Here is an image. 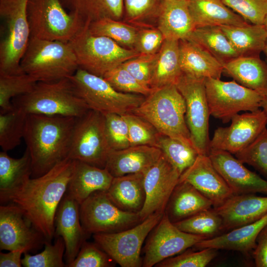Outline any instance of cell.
I'll return each mask as SVG.
<instances>
[{"mask_svg": "<svg viewBox=\"0 0 267 267\" xmlns=\"http://www.w3.org/2000/svg\"><path fill=\"white\" fill-rule=\"evenodd\" d=\"M27 115L14 106L9 111L0 113V146L2 151L7 152L20 144Z\"/></svg>", "mask_w": 267, "mask_h": 267, "instance_id": "obj_39", "label": "cell"}, {"mask_svg": "<svg viewBox=\"0 0 267 267\" xmlns=\"http://www.w3.org/2000/svg\"><path fill=\"white\" fill-rule=\"evenodd\" d=\"M69 79L89 108L103 115L132 113L145 98L141 94L119 91L103 77L80 68Z\"/></svg>", "mask_w": 267, "mask_h": 267, "instance_id": "obj_8", "label": "cell"}, {"mask_svg": "<svg viewBox=\"0 0 267 267\" xmlns=\"http://www.w3.org/2000/svg\"><path fill=\"white\" fill-rule=\"evenodd\" d=\"M208 156L234 195L257 193L267 194V180L248 169L230 153L210 149Z\"/></svg>", "mask_w": 267, "mask_h": 267, "instance_id": "obj_19", "label": "cell"}, {"mask_svg": "<svg viewBox=\"0 0 267 267\" xmlns=\"http://www.w3.org/2000/svg\"><path fill=\"white\" fill-rule=\"evenodd\" d=\"M187 40L205 48L222 63L240 56L220 26L196 28Z\"/></svg>", "mask_w": 267, "mask_h": 267, "instance_id": "obj_35", "label": "cell"}, {"mask_svg": "<svg viewBox=\"0 0 267 267\" xmlns=\"http://www.w3.org/2000/svg\"><path fill=\"white\" fill-rule=\"evenodd\" d=\"M261 108L267 116V96L263 100Z\"/></svg>", "mask_w": 267, "mask_h": 267, "instance_id": "obj_55", "label": "cell"}, {"mask_svg": "<svg viewBox=\"0 0 267 267\" xmlns=\"http://www.w3.org/2000/svg\"><path fill=\"white\" fill-rule=\"evenodd\" d=\"M243 164L255 168L267 179V129L247 147L235 154Z\"/></svg>", "mask_w": 267, "mask_h": 267, "instance_id": "obj_45", "label": "cell"}, {"mask_svg": "<svg viewBox=\"0 0 267 267\" xmlns=\"http://www.w3.org/2000/svg\"><path fill=\"white\" fill-rule=\"evenodd\" d=\"M162 154L159 148L146 145L131 146L119 150H111L105 168L113 177L135 173L144 174Z\"/></svg>", "mask_w": 267, "mask_h": 267, "instance_id": "obj_23", "label": "cell"}, {"mask_svg": "<svg viewBox=\"0 0 267 267\" xmlns=\"http://www.w3.org/2000/svg\"><path fill=\"white\" fill-rule=\"evenodd\" d=\"M25 252L22 250L9 251L7 253L0 252V267H21L22 266L21 256Z\"/></svg>", "mask_w": 267, "mask_h": 267, "instance_id": "obj_54", "label": "cell"}, {"mask_svg": "<svg viewBox=\"0 0 267 267\" xmlns=\"http://www.w3.org/2000/svg\"><path fill=\"white\" fill-rule=\"evenodd\" d=\"M80 221L88 234L113 233L131 228L141 222L139 213L121 210L106 191L90 194L80 206Z\"/></svg>", "mask_w": 267, "mask_h": 267, "instance_id": "obj_12", "label": "cell"}, {"mask_svg": "<svg viewBox=\"0 0 267 267\" xmlns=\"http://www.w3.org/2000/svg\"><path fill=\"white\" fill-rule=\"evenodd\" d=\"M176 86L185 102V120L192 144L199 154L208 155L210 114L205 79L193 78L182 74Z\"/></svg>", "mask_w": 267, "mask_h": 267, "instance_id": "obj_14", "label": "cell"}, {"mask_svg": "<svg viewBox=\"0 0 267 267\" xmlns=\"http://www.w3.org/2000/svg\"><path fill=\"white\" fill-rule=\"evenodd\" d=\"M44 249L41 253L31 255L28 253H24L22 264L25 267H64L66 264L63 261L65 251V244L63 239L56 237L53 244L50 241H45Z\"/></svg>", "mask_w": 267, "mask_h": 267, "instance_id": "obj_43", "label": "cell"}, {"mask_svg": "<svg viewBox=\"0 0 267 267\" xmlns=\"http://www.w3.org/2000/svg\"><path fill=\"white\" fill-rule=\"evenodd\" d=\"M76 161L67 158L44 174L0 192L2 205L17 206L46 241L55 236V216L74 174Z\"/></svg>", "mask_w": 267, "mask_h": 267, "instance_id": "obj_1", "label": "cell"}, {"mask_svg": "<svg viewBox=\"0 0 267 267\" xmlns=\"http://www.w3.org/2000/svg\"><path fill=\"white\" fill-rule=\"evenodd\" d=\"M264 51H265L267 56V42H266V45H265V47L264 49Z\"/></svg>", "mask_w": 267, "mask_h": 267, "instance_id": "obj_57", "label": "cell"}, {"mask_svg": "<svg viewBox=\"0 0 267 267\" xmlns=\"http://www.w3.org/2000/svg\"><path fill=\"white\" fill-rule=\"evenodd\" d=\"M80 204L66 193L55 216V236L61 237L65 244L66 267L77 256L89 234L84 230L80 221Z\"/></svg>", "mask_w": 267, "mask_h": 267, "instance_id": "obj_21", "label": "cell"}, {"mask_svg": "<svg viewBox=\"0 0 267 267\" xmlns=\"http://www.w3.org/2000/svg\"><path fill=\"white\" fill-rule=\"evenodd\" d=\"M267 224V213L255 222L230 230L227 233L204 239L194 246L199 250L210 248L236 251L248 255L255 248L258 235Z\"/></svg>", "mask_w": 267, "mask_h": 267, "instance_id": "obj_25", "label": "cell"}, {"mask_svg": "<svg viewBox=\"0 0 267 267\" xmlns=\"http://www.w3.org/2000/svg\"><path fill=\"white\" fill-rule=\"evenodd\" d=\"M179 181L191 184L212 202L214 208L234 195L208 155L199 154L193 164L180 175Z\"/></svg>", "mask_w": 267, "mask_h": 267, "instance_id": "obj_20", "label": "cell"}, {"mask_svg": "<svg viewBox=\"0 0 267 267\" xmlns=\"http://www.w3.org/2000/svg\"><path fill=\"white\" fill-rule=\"evenodd\" d=\"M157 53L140 54L124 62L121 65L140 82L150 87L154 74Z\"/></svg>", "mask_w": 267, "mask_h": 267, "instance_id": "obj_51", "label": "cell"}, {"mask_svg": "<svg viewBox=\"0 0 267 267\" xmlns=\"http://www.w3.org/2000/svg\"><path fill=\"white\" fill-rule=\"evenodd\" d=\"M46 241L25 218L21 210L12 204L0 206V248L12 251H34Z\"/></svg>", "mask_w": 267, "mask_h": 267, "instance_id": "obj_18", "label": "cell"}, {"mask_svg": "<svg viewBox=\"0 0 267 267\" xmlns=\"http://www.w3.org/2000/svg\"><path fill=\"white\" fill-rule=\"evenodd\" d=\"M223 73L247 88L267 96V67L259 58L239 56L223 63Z\"/></svg>", "mask_w": 267, "mask_h": 267, "instance_id": "obj_29", "label": "cell"}, {"mask_svg": "<svg viewBox=\"0 0 267 267\" xmlns=\"http://www.w3.org/2000/svg\"><path fill=\"white\" fill-rule=\"evenodd\" d=\"M77 118L27 114L23 138L31 158V178L41 176L68 158Z\"/></svg>", "mask_w": 267, "mask_h": 267, "instance_id": "obj_2", "label": "cell"}, {"mask_svg": "<svg viewBox=\"0 0 267 267\" xmlns=\"http://www.w3.org/2000/svg\"><path fill=\"white\" fill-rule=\"evenodd\" d=\"M208 239L199 235L184 232L178 228L165 213L150 232L144 247L142 266L151 267L165 259Z\"/></svg>", "mask_w": 267, "mask_h": 267, "instance_id": "obj_15", "label": "cell"}, {"mask_svg": "<svg viewBox=\"0 0 267 267\" xmlns=\"http://www.w3.org/2000/svg\"><path fill=\"white\" fill-rule=\"evenodd\" d=\"M182 74L179 41L165 39L157 53L154 74L150 87L155 89L169 85H176Z\"/></svg>", "mask_w": 267, "mask_h": 267, "instance_id": "obj_33", "label": "cell"}, {"mask_svg": "<svg viewBox=\"0 0 267 267\" xmlns=\"http://www.w3.org/2000/svg\"><path fill=\"white\" fill-rule=\"evenodd\" d=\"M189 8L195 28L248 24L222 0H189Z\"/></svg>", "mask_w": 267, "mask_h": 267, "instance_id": "obj_31", "label": "cell"}, {"mask_svg": "<svg viewBox=\"0 0 267 267\" xmlns=\"http://www.w3.org/2000/svg\"><path fill=\"white\" fill-rule=\"evenodd\" d=\"M179 50L183 74L196 79H220L223 63L205 48L186 39L179 41Z\"/></svg>", "mask_w": 267, "mask_h": 267, "instance_id": "obj_24", "label": "cell"}, {"mask_svg": "<svg viewBox=\"0 0 267 267\" xmlns=\"http://www.w3.org/2000/svg\"><path fill=\"white\" fill-rule=\"evenodd\" d=\"M165 40L162 32L156 28L144 27L139 29L134 49L140 54L157 53Z\"/></svg>", "mask_w": 267, "mask_h": 267, "instance_id": "obj_52", "label": "cell"}, {"mask_svg": "<svg viewBox=\"0 0 267 267\" xmlns=\"http://www.w3.org/2000/svg\"><path fill=\"white\" fill-rule=\"evenodd\" d=\"M138 29L128 23L103 18L90 23L88 30L92 35L108 37L124 47L134 49Z\"/></svg>", "mask_w": 267, "mask_h": 267, "instance_id": "obj_37", "label": "cell"}, {"mask_svg": "<svg viewBox=\"0 0 267 267\" xmlns=\"http://www.w3.org/2000/svg\"><path fill=\"white\" fill-rule=\"evenodd\" d=\"M264 25L265 26L267 31V16H266L265 19V21H264Z\"/></svg>", "mask_w": 267, "mask_h": 267, "instance_id": "obj_56", "label": "cell"}, {"mask_svg": "<svg viewBox=\"0 0 267 267\" xmlns=\"http://www.w3.org/2000/svg\"><path fill=\"white\" fill-rule=\"evenodd\" d=\"M217 250L207 248L196 252L187 251L165 259L157 264L155 267H204L217 256Z\"/></svg>", "mask_w": 267, "mask_h": 267, "instance_id": "obj_49", "label": "cell"}, {"mask_svg": "<svg viewBox=\"0 0 267 267\" xmlns=\"http://www.w3.org/2000/svg\"><path fill=\"white\" fill-rule=\"evenodd\" d=\"M103 78L120 92L141 94L146 97L153 90L138 81L121 64L107 72Z\"/></svg>", "mask_w": 267, "mask_h": 267, "instance_id": "obj_46", "label": "cell"}, {"mask_svg": "<svg viewBox=\"0 0 267 267\" xmlns=\"http://www.w3.org/2000/svg\"><path fill=\"white\" fill-rule=\"evenodd\" d=\"M210 115L226 123L242 111H255L261 108L265 97L259 92L232 81L205 79Z\"/></svg>", "mask_w": 267, "mask_h": 267, "instance_id": "obj_11", "label": "cell"}, {"mask_svg": "<svg viewBox=\"0 0 267 267\" xmlns=\"http://www.w3.org/2000/svg\"><path fill=\"white\" fill-rule=\"evenodd\" d=\"M222 220L223 230H232L253 222L267 213V196L255 193L233 195L214 208Z\"/></svg>", "mask_w": 267, "mask_h": 267, "instance_id": "obj_22", "label": "cell"}, {"mask_svg": "<svg viewBox=\"0 0 267 267\" xmlns=\"http://www.w3.org/2000/svg\"><path fill=\"white\" fill-rule=\"evenodd\" d=\"M233 11L253 24L264 25L267 16V0H222Z\"/></svg>", "mask_w": 267, "mask_h": 267, "instance_id": "obj_50", "label": "cell"}, {"mask_svg": "<svg viewBox=\"0 0 267 267\" xmlns=\"http://www.w3.org/2000/svg\"><path fill=\"white\" fill-rule=\"evenodd\" d=\"M29 0H0L2 23L0 42V74L23 73L20 63L30 38L27 17Z\"/></svg>", "mask_w": 267, "mask_h": 267, "instance_id": "obj_6", "label": "cell"}, {"mask_svg": "<svg viewBox=\"0 0 267 267\" xmlns=\"http://www.w3.org/2000/svg\"><path fill=\"white\" fill-rule=\"evenodd\" d=\"M111 150L103 114L89 109L77 118L68 158L105 168Z\"/></svg>", "mask_w": 267, "mask_h": 267, "instance_id": "obj_10", "label": "cell"}, {"mask_svg": "<svg viewBox=\"0 0 267 267\" xmlns=\"http://www.w3.org/2000/svg\"><path fill=\"white\" fill-rule=\"evenodd\" d=\"M89 24L69 41L80 68L103 77L110 70L140 55L134 49L122 46L110 38L91 34Z\"/></svg>", "mask_w": 267, "mask_h": 267, "instance_id": "obj_7", "label": "cell"}, {"mask_svg": "<svg viewBox=\"0 0 267 267\" xmlns=\"http://www.w3.org/2000/svg\"><path fill=\"white\" fill-rule=\"evenodd\" d=\"M144 174H131L114 177L107 191L112 201L121 210L139 213L145 200Z\"/></svg>", "mask_w": 267, "mask_h": 267, "instance_id": "obj_30", "label": "cell"}, {"mask_svg": "<svg viewBox=\"0 0 267 267\" xmlns=\"http://www.w3.org/2000/svg\"><path fill=\"white\" fill-rule=\"evenodd\" d=\"M113 178L106 168L76 161L66 193L81 204L92 193L107 191Z\"/></svg>", "mask_w": 267, "mask_h": 267, "instance_id": "obj_27", "label": "cell"}, {"mask_svg": "<svg viewBox=\"0 0 267 267\" xmlns=\"http://www.w3.org/2000/svg\"><path fill=\"white\" fill-rule=\"evenodd\" d=\"M31 158L26 148L19 158L9 156L7 152H0V192L17 187L31 178Z\"/></svg>", "mask_w": 267, "mask_h": 267, "instance_id": "obj_36", "label": "cell"}, {"mask_svg": "<svg viewBox=\"0 0 267 267\" xmlns=\"http://www.w3.org/2000/svg\"><path fill=\"white\" fill-rule=\"evenodd\" d=\"M253 256L257 267H267V224L258 235Z\"/></svg>", "mask_w": 267, "mask_h": 267, "instance_id": "obj_53", "label": "cell"}, {"mask_svg": "<svg viewBox=\"0 0 267 267\" xmlns=\"http://www.w3.org/2000/svg\"><path fill=\"white\" fill-rule=\"evenodd\" d=\"M38 82L23 72L17 74H0V113L12 110V100L31 91Z\"/></svg>", "mask_w": 267, "mask_h": 267, "instance_id": "obj_38", "label": "cell"}, {"mask_svg": "<svg viewBox=\"0 0 267 267\" xmlns=\"http://www.w3.org/2000/svg\"><path fill=\"white\" fill-rule=\"evenodd\" d=\"M27 17L30 37L42 40L69 42L86 25L60 0H29Z\"/></svg>", "mask_w": 267, "mask_h": 267, "instance_id": "obj_9", "label": "cell"}, {"mask_svg": "<svg viewBox=\"0 0 267 267\" xmlns=\"http://www.w3.org/2000/svg\"><path fill=\"white\" fill-rule=\"evenodd\" d=\"M63 6L85 24L103 18L120 20L124 0H60Z\"/></svg>", "mask_w": 267, "mask_h": 267, "instance_id": "obj_32", "label": "cell"}, {"mask_svg": "<svg viewBox=\"0 0 267 267\" xmlns=\"http://www.w3.org/2000/svg\"><path fill=\"white\" fill-rule=\"evenodd\" d=\"M132 113L149 122L161 134L193 146L185 120V102L176 85L153 89Z\"/></svg>", "mask_w": 267, "mask_h": 267, "instance_id": "obj_4", "label": "cell"}, {"mask_svg": "<svg viewBox=\"0 0 267 267\" xmlns=\"http://www.w3.org/2000/svg\"><path fill=\"white\" fill-rule=\"evenodd\" d=\"M240 56L264 50L267 31L264 25L220 26Z\"/></svg>", "mask_w": 267, "mask_h": 267, "instance_id": "obj_34", "label": "cell"}, {"mask_svg": "<svg viewBox=\"0 0 267 267\" xmlns=\"http://www.w3.org/2000/svg\"><path fill=\"white\" fill-rule=\"evenodd\" d=\"M212 202L190 183L179 181L174 188L165 213L173 223L211 209Z\"/></svg>", "mask_w": 267, "mask_h": 267, "instance_id": "obj_28", "label": "cell"}, {"mask_svg": "<svg viewBox=\"0 0 267 267\" xmlns=\"http://www.w3.org/2000/svg\"><path fill=\"white\" fill-rule=\"evenodd\" d=\"M164 0H124L126 20L137 26L158 19Z\"/></svg>", "mask_w": 267, "mask_h": 267, "instance_id": "obj_42", "label": "cell"}, {"mask_svg": "<svg viewBox=\"0 0 267 267\" xmlns=\"http://www.w3.org/2000/svg\"><path fill=\"white\" fill-rule=\"evenodd\" d=\"M22 71L37 82H52L68 78L79 68L69 42L30 37L20 61Z\"/></svg>", "mask_w": 267, "mask_h": 267, "instance_id": "obj_3", "label": "cell"}, {"mask_svg": "<svg viewBox=\"0 0 267 267\" xmlns=\"http://www.w3.org/2000/svg\"><path fill=\"white\" fill-rule=\"evenodd\" d=\"M158 147L180 175L193 164L199 155L193 146L162 134Z\"/></svg>", "mask_w": 267, "mask_h": 267, "instance_id": "obj_40", "label": "cell"}, {"mask_svg": "<svg viewBox=\"0 0 267 267\" xmlns=\"http://www.w3.org/2000/svg\"><path fill=\"white\" fill-rule=\"evenodd\" d=\"M164 214L150 215L137 224L119 232L94 234V242L121 267H141V246Z\"/></svg>", "mask_w": 267, "mask_h": 267, "instance_id": "obj_13", "label": "cell"}, {"mask_svg": "<svg viewBox=\"0 0 267 267\" xmlns=\"http://www.w3.org/2000/svg\"><path fill=\"white\" fill-rule=\"evenodd\" d=\"M123 115L128 125L131 146L146 145L158 147L161 134L149 122L133 113Z\"/></svg>", "mask_w": 267, "mask_h": 267, "instance_id": "obj_44", "label": "cell"}, {"mask_svg": "<svg viewBox=\"0 0 267 267\" xmlns=\"http://www.w3.org/2000/svg\"><path fill=\"white\" fill-rule=\"evenodd\" d=\"M114 261L95 242H84L74 261L67 267H109Z\"/></svg>", "mask_w": 267, "mask_h": 267, "instance_id": "obj_48", "label": "cell"}, {"mask_svg": "<svg viewBox=\"0 0 267 267\" xmlns=\"http://www.w3.org/2000/svg\"><path fill=\"white\" fill-rule=\"evenodd\" d=\"M174 224L184 232L207 238L215 237L223 230L222 219L214 209L201 211Z\"/></svg>", "mask_w": 267, "mask_h": 267, "instance_id": "obj_41", "label": "cell"}, {"mask_svg": "<svg viewBox=\"0 0 267 267\" xmlns=\"http://www.w3.org/2000/svg\"><path fill=\"white\" fill-rule=\"evenodd\" d=\"M229 127H219L210 141V149L226 151L235 154L252 143L266 128L267 116L259 109L237 114L231 120Z\"/></svg>", "mask_w": 267, "mask_h": 267, "instance_id": "obj_16", "label": "cell"}, {"mask_svg": "<svg viewBox=\"0 0 267 267\" xmlns=\"http://www.w3.org/2000/svg\"><path fill=\"white\" fill-rule=\"evenodd\" d=\"M27 114L79 118L90 109L77 94L69 78L52 82H38L29 92L12 100Z\"/></svg>", "mask_w": 267, "mask_h": 267, "instance_id": "obj_5", "label": "cell"}, {"mask_svg": "<svg viewBox=\"0 0 267 267\" xmlns=\"http://www.w3.org/2000/svg\"><path fill=\"white\" fill-rule=\"evenodd\" d=\"M104 115L106 135L111 150H119L131 146L128 125L124 115L115 113Z\"/></svg>", "mask_w": 267, "mask_h": 267, "instance_id": "obj_47", "label": "cell"}, {"mask_svg": "<svg viewBox=\"0 0 267 267\" xmlns=\"http://www.w3.org/2000/svg\"><path fill=\"white\" fill-rule=\"evenodd\" d=\"M157 21L165 39L186 40L195 29L189 0H164Z\"/></svg>", "mask_w": 267, "mask_h": 267, "instance_id": "obj_26", "label": "cell"}, {"mask_svg": "<svg viewBox=\"0 0 267 267\" xmlns=\"http://www.w3.org/2000/svg\"><path fill=\"white\" fill-rule=\"evenodd\" d=\"M180 174L163 153L144 175L145 200L139 214L142 221L155 213L164 214Z\"/></svg>", "mask_w": 267, "mask_h": 267, "instance_id": "obj_17", "label": "cell"}]
</instances>
